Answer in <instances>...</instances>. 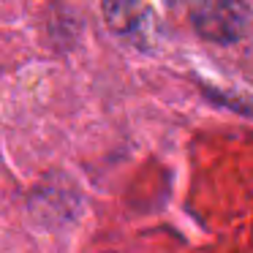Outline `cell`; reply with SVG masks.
Returning <instances> with one entry per match:
<instances>
[{"instance_id":"6da1fadb","label":"cell","mask_w":253,"mask_h":253,"mask_svg":"<svg viewBox=\"0 0 253 253\" xmlns=\"http://www.w3.org/2000/svg\"><path fill=\"white\" fill-rule=\"evenodd\" d=\"M191 17L196 30L210 41L240 39L248 22V11L242 0H193Z\"/></svg>"},{"instance_id":"7a4b0ae2","label":"cell","mask_w":253,"mask_h":253,"mask_svg":"<svg viewBox=\"0 0 253 253\" xmlns=\"http://www.w3.org/2000/svg\"><path fill=\"white\" fill-rule=\"evenodd\" d=\"M104 14L112 30L117 33H139L147 22V6L142 0H104Z\"/></svg>"}]
</instances>
